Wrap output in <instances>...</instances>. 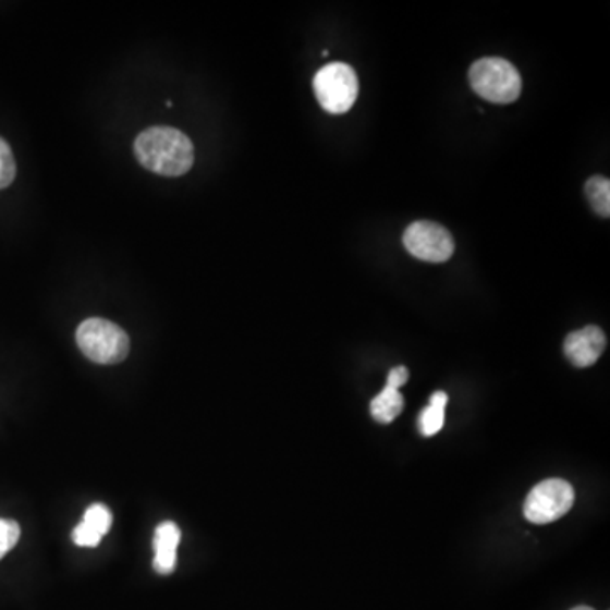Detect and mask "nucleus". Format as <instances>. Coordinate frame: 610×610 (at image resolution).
<instances>
[{
  "label": "nucleus",
  "mask_w": 610,
  "mask_h": 610,
  "mask_svg": "<svg viewBox=\"0 0 610 610\" xmlns=\"http://www.w3.org/2000/svg\"><path fill=\"white\" fill-rule=\"evenodd\" d=\"M404 246L412 256L427 264H444L454 253V240L450 231L429 221L408 225L404 233Z\"/></svg>",
  "instance_id": "nucleus-6"
},
{
  "label": "nucleus",
  "mask_w": 610,
  "mask_h": 610,
  "mask_svg": "<svg viewBox=\"0 0 610 610\" xmlns=\"http://www.w3.org/2000/svg\"><path fill=\"white\" fill-rule=\"evenodd\" d=\"M575 503V490L560 478L541 481L530 490L524 502V515L534 524L554 523Z\"/></svg>",
  "instance_id": "nucleus-5"
},
{
  "label": "nucleus",
  "mask_w": 610,
  "mask_h": 610,
  "mask_svg": "<svg viewBox=\"0 0 610 610\" xmlns=\"http://www.w3.org/2000/svg\"><path fill=\"white\" fill-rule=\"evenodd\" d=\"M137 161L163 176H180L194 167V143L187 134L175 127L155 126L143 131L134 142Z\"/></svg>",
  "instance_id": "nucleus-1"
},
{
  "label": "nucleus",
  "mask_w": 610,
  "mask_h": 610,
  "mask_svg": "<svg viewBox=\"0 0 610 610\" xmlns=\"http://www.w3.org/2000/svg\"><path fill=\"white\" fill-rule=\"evenodd\" d=\"M111 526V511L102 503H94L85 511L84 521L73 530V541H75V545L85 546V548H94V546L100 545Z\"/></svg>",
  "instance_id": "nucleus-8"
},
{
  "label": "nucleus",
  "mask_w": 610,
  "mask_h": 610,
  "mask_svg": "<svg viewBox=\"0 0 610 610\" xmlns=\"http://www.w3.org/2000/svg\"><path fill=\"white\" fill-rule=\"evenodd\" d=\"M431 404L429 407L424 408L419 417L420 432L424 436H435L441 431L444 426V407L448 404V395L441 390L432 393Z\"/></svg>",
  "instance_id": "nucleus-11"
},
{
  "label": "nucleus",
  "mask_w": 610,
  "mask_h": 610,
  "mask_svg": "<svg viewBox=\"0 0 610 610\" xmlns=\"http://www.w3.org/2000/svg\"><path fill=\"white\" fill-rule=\"evenodd\" d=\"M20 524L11 518H0V560L20 542Z\"/></svg>",
  "instance_id": "nucleus-14"
},
{
  "label": "nucleus",
  "mask_w": 610,
  "mask_h": 610,
  "mask_svg": "<svg viewBox=\"0 0 610 610\" xmlns=\"http://www.w3.org/2000/svg\"><path fill=\"white\" fill-rule=\"evenodd\" d=\"M180 542V529L175 523H161L155 530V560L152 566L160 575H170L176 569V548Z\"/></svg>",
  "instance_id": "nucleus-9"
},
{
  "label": "nucleus",
  "mask_w": 610,
  "mask_h": 610,
  "mask_svg": "<svg viewBox=\"0 0 610 610\" xmlns=\"http://www.w3.org/2000/svg\"><path fill=\"white\" fill-rule=\"evenodd\" d=\"M572 610H594L591 609V607H587V606H580V607H575V609Z\"/></svg>",
  "instance_id": "nucleus-16"
},
{
  "label": "nucleus",
  "mask_w": 610,
  "mask_h": 610,
  "mask_svg": "<svg viewBox=\"0 0 610 610\" xmlns=\"http://www.w3.org/2000/svg\"><path fill=\"white\" fill-rule=\"evenodd\" d=\"M588 203L594 207L595 212L609 218L610 216V182L603 176L597 175L588 179L587 182Z\"/></svg>",
  "instance_id": "nucleus-12"
},
{
  "label": "nucleus",
  "mask_w": 610,
  "mask_h": 610,
  "mask_svg": "<svg viewBox=\"0 0 610 610\" xmlns=\"http://www.w3.org/2000/svg\"><path fill=\"white\" fill-rule=\"evenodd\" d=\"M404 408V396L396 389L386 387L370 404L371 416L381 424H389L401 414Z\"/></svg>",
  "instance_id": "nucleus-10"
},
{
  "label": "nucleus",
  "mask_w": 610,
  "mask_h": 610,
  "mask_svg": "<svg viewBox=\"0 0 610 610\" xmlns=\"http://www.w3.org/2000/svg\"><path fill=\"white\" fill-rule=\"evenodd\" d=\"M314 91L320 107L329 114H344L358 99V76L346 63H329L314 76Z\"/></svg>",
  "instance_id": "nucleus-4"
},
{
  "label": "nucleus",
  "mask_w": 610,
  "mask_h": 610,
  "mask_svg": "<svg viewBox=\"0 0 610 610\" xmlns=\"http://www.w3.org/2000/svg\"><path fill=\"white\" fill-rule=\"evenodd\" d=\"M469 84L481 99L493 103L515 102L523 90V78L511 61L481 58L468 73Z\"/></svg>",
  "instance_id": "nucleus-3"
},
{
  "label": "nucleus",
  "mask_w": 610,
  "mask_h": 610,
  "mask_svg": "<svg viewBox=\"0 0 610 610\" xmlns=\"http://www.w3.org/2000/svg\"><path fill=\"white\" fill-rule=\"evenodd\" d=\"M606 334L602 329L597 326H587L580 331L572 332L564 340V355L573 365L578 368H587V366L597 363L606 351Z\"/></svg>",
  "instance_id": "nucleus-7"
},
{
  "label": "nucleus",
  "mask_w": 610,
  "mask_h": 610,
  "mask_svg": "<svg viewBox=\"0 0 610 610\" xmlns=\"http://www.w3.org/2000/svg\"><path fill=\"white\" fill-rule=\"evenodd\" d=\"M15 172L14 152L4 137H0V191L14 182Z\"/></svg>",
  "instance_id": "nucleus-13"
},
{
  "label": "nucleus",
  "mask_w": 610,
  "mask_h": 610,
  "mask_svg": "<svg viewBox=\"0 0 610 610\" xmlns=\"http://www.w3.org/2000/svg\"><path fill=\"white\" fill-rule=\"evenodd\" d=\"M76 344L90 362L99 365H115L130 355L127 332L102 317H90L78 326Z\"/></svg>",
  "instance_id": "nucleus-2"
},
{
  "label": "nucleus",
  "mask_w": 610,
  "mask_h": 610,
  "mask_svg": "<svg viewBox=\"0 0 610 610\" xmlns=\"http://www.w3.org/2000/svg\"><path fill=\"white\" fill-rule=\"evenodd\" d=\"M408 380V370L405 366H395L392 368L389 374V378H387V387H392V389H401L402 386H405Z\"/></svg>",
  "instance_id": "nucleus-15"
}]
</instances>
